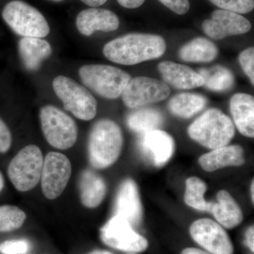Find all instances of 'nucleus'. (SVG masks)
<instances>
[{
	"label": "nucleus",
	"instance_id": "nucleus-1",
	"mask_svg": "<svg viewBox=\"0 0 254 254\" xmlns=\"http://www.w3.org/2000/svg\"><path fill=\"white\" fill-rule=\"evenodd\" d=\"M166 48L163 37L131 33L109 42L103 48V53L113 63L135 65L160 58L165 53Z\"/></svg>",
	"mask_w": 254,
	"mask_h": 254
},
{
	"label": "nucleus",
	"instance_id": "nucleus-2",
	"mask_svg": "<svg viewBox=\"0 0 254 254\" xmlns=\"http://www.w3.org/2000/svg\"><path fill=\"white\" fill-rule=\"evenodd\" d=\"M123 134L120 126L110 120H101L92 127L88 155L92 166L105 169L113 165L121 154Z\"/></svg>",
	"mask_w": 254,
	"mask_h": 254
},
{
	"label": "nucleus",
	"instance_id": "nucleus-3",
	"mask_svg": "<svg viewBox=\"0 0 254 254\" xmlns=\"http://www.w3.org/2000/svg\"><path fill=\"white\" fill-rule=\"evenodd\" d=\"M188 133L193 141L213 150L228 145L235 130L231 119L220 110L212 108L190 125Z\"/></svg>",
	"mask_w": 254,
	"mask_h": 254
},
{
	"label": "nucleus",
	"instance_id": "nucleus-4",
	"mask_svg": "<svg viewBox=\"0 0 254 254\" xmlns=\"http://www.w3.org/2000/svg\"><path fill=\"white\" fill-rule=\"evenodd\" d=\"M1 16L15 33L28 38H45L50 28L45 16L31 5L13 0L5 5Z\"/></svg>",
	"mask_w": 254,
	"mask_h": 254
},
{
	"label": "nucleus",
	"instance_id": "nucleus-5",
	"mask_svg": "<svg viewBox=\"0 0 254 254\" xmlns=\"http://www.w3.org/2000/svg\"><path fill=\"white\" fill-rule=\"evenodd\" d=\"M78 72L85 86L108 99L119 98L131 78L126 71L110 65H84Z\"/></svg>",
	"mask_w": 254,
	"mask_h": 254
},
{
	"label": "nucleus",
	"instance_id": "nucleus-6",
	"mask_svg": "<svg viewBox=\"0 0 254 254\" xmlns=\"http://www.w3.org/2000/svg\"><path fill=\"white\" fill-rule=\"evenodd\" d=\"M43 153L37 145L24 147L11 160L8 177L15 188L21 192L33 190L41 181L43 166Z\"/></svg>",
	"mask_w": 254,
	"mask_h": 254
},
{
	"label": "nucleus",
	"instance_id": "nucleus-7",
	"mask_svg": "<svg viewBox=\"0 0 254 254\" xmlns=\"http://www.w3.org/2000/svg\"><path fill=\"white\" fill-rule=\"evenodd\" d=\"M53 86L66 111L84 121H89L95 118L97 101L85 87L72 78L64 76H57L53 82Z\"/></svg>",
	"mask_w": 254,
	"mask_h": 254
},
{
	"label": "nucleus",
	"instance_id": "nucleus-8",
	"mask_svg": "<svg viewBox=\"0 0 254 254\" xmlns=\"http://www.w3.org/2000/svg\"><path fill=\"white\" fill-rule=\"evenodd\" d=\"M40 120L45 138L52 146L66 150L76 143L77 127L67 114L53 105H46L41 108Z\"/></svg>",
	"mask_w": 254,
	"mask_h": 254
},
{
	"label": "nucleus",
	"instance_id": "nucleus-9",
	"mask_svg": "<svg viewBox=\"0 0 254 254\" xmlns=\"http://www.w3.org/2000/svg\"><path fill=\"white\" fill-rule=\"evenodd\" d=\"M100 237L108 247L128 253H140L148 247L146 239L137 233L126 219L118 215L100 229Z\"/></svg>",
	"mask_w": 254,
	"mask_h": 254
},
{
	"label": "nucleus",
	"instance_id": "nucleus-10",
	"mask_svg": "<svg viewBox=\"0 0 254 254\" xmlns=\"http://www.w3.org/2000/svg\"><path fill=\"white\" fill-rule=\"evenodd\" d=\"M170 92V87L164 81L138 76L131 78L121 95L125 105L135 109L165 100Z\"/></svg>",
	"mask_w": 254,
	"mask_h": 254
},
{
	"label": "nucleus",
	"instance_id": "nucleus-11",
	"mask_svg": "<svg viewBox=\"0 0 254 254\" xmlns=\"http://www.w3.org/2000/svg\"><path fill=\"white\" fill-rule=\"evenodd\" d=\"M71 175V165L66 155L50 152L43 161L41 187L43 194L50 200L56 199L63 193Z\"/></svg>",
	"mask_w": 254,
	"mask_h": 254
},
{
	"label": "nucleus",
	"instance_id": "nucleus-12",
	"mask_svg": "<svg viewBox=\"0 0 254 254\" xmlns=\"http://www.w3.org/2000/svg\"><path fill=\"white\" fill-rule=\"evenodd\" d=\"M190 236L212 254H233L230 237L220 224L208 218L195 220L190 227Z\"/></svg>",
	"mask_w": 254,
	"mask_h": 254
},
{
	"label": "nucleus",
	"instance_id": "nucleus-13",
	"mask_svg": "<svg viewBox=\"0 0 254 254\" xmlns=\"http://www.w3.org/2000/svg\"><path fill=\"white\" fill-rule=\"evenodd\" d=\"M205 34L214 40L245 34L250 31L252 25L248 19L240 14L224 9L215 10L210 19L202 24Z\"/></svg>",
	"mask_w": 254,
	"mask_h": 254
},
{
	"label": "nucleus",
	"instance_id": "nucleus-14",
	"mask_svg": "<svg viewBox=\"0 0 254 254\" xmlns=\"http://www.w3.org/2000/svg\"><path fill=\"white\" fill-rule=\"evenodd\" d=\"M141 136L140 148L154 166H163L173 157L175 141L168 133L156 129L143 133Z\"/></svg>",
	"mask_w": 254,
	"mask_h": 254
},
{
	"label": "nucleus",
	"instance_id": "nucleus-15",
	"mask_svg": "<svg viewBox=\"0 0 254 254\" xmlns=\"http://www.w3.org/2000/svg\"><path fill=\"white\" fill-rule=\"evenodd\" d=\"M115 215L126 219L132 227L141 223L143 207L138 187L131 179L125 180L119 188L115 200Z\"/></svg>",
	"mask_w": 254,
	"mask_h": 254
},
{
	"label": "nucleus",
	"instance_id": "nucleus-16",
	"mask_svg": "<svg viewBox=\"0 0 254 254\" xmlns=\"http://www.w3.org/2000/svg\"><path fill=\"white\" fill-rule=\"evenodd\" d=\"M76 24L80 33L90 36L95 31H116L120 26V19L110 10L92 7L78 14Z\"/></svg>",
	"mask_w": 254,
	"mask_h": 254
},
{
	"label": "nucleus",
	"instance_id": "nucleus-17",
	"mask_svg": "<svg viewBox=\"0 0 254 254\" xmlns=\"http://www.w3.org/2000/svg\"><path fill=\"white\" fill-rule=\"evenodd\" d=\"M158 69L164 82L177 89H193L204 84L199 73L186 65L164 61L159 64Z\"/></svg>",
	"mask_w": 254,
	"mask_h": 254
},
{
	"label": "nucleus",
	"instance_id": "nucleus-18",
	"mask_svg": "<svg viewBox=\"0 0 254 254\" xmlns=\"http://www.w3.org/2000/svg\"><path fill=\"white\" fill-rule=\"evenodd\" d=\"M200 166L206 172H214L226 167H238L245 163V151L238 145H225L202 155Z\"/></svg>",
	"mask_w": 254,
	"mask_h": 254
},
{
	"label": "nucleus",
	"instance_id": "nucleus-19",
	"mask_svg": "<svg viewBox=\"0 0 254 254\" xmlns=\"http://www.w3.org/2000/svg\"><path fill=\"white\" fill-rule=\"evenodd\" d=\"M230 111L235 125L242 135L254 136V98L246 93H237L230 100Z\"/></svg>",
	"mask_w": 254,
	"mask_h": 254
},
{
	"label": "nucleus",
	"instance_id": "nucleus-20",
	"mask_svg": "<svg viewBox=\"0 0 254 254\" xmlns=\"http://www.w3.org/2000/svg\"><path fill=\"white\" fill-rule=\"evenodd\" d=\"M18 53L25 68L35 71L52 54L50 43L39 38L24 37L18 43Z\"/></svg>",
	"mask_w": 254,
	"mask_h": 254
},
{
	"label": "nucleus",
	"instance_id": "nucleus-21",
	"mask_svg": "<svg viewBox=\"0 0 254 254\" xmlns=\"http://www.w3.org/2000/svg\"><path fill=\"white\" fill-rule=\"evenodd\" d=\"M210 213L214 218L227 229H233L243 220V213L240 205L228 191L221 190L217 194V202L212 203Z\"/></svg>",
	"mask_w": 254,
	"mask_h": 254
},
{
	"label": "nucleus",
	"instance_id": "nucleus-22",
	"mask_svg": "<svg viewBox=\"0 0 254 254\" xmlns=\"http://www.w3.org/2000/svg\"><path fill=\"white\" fill-rule=\"evenodd\" d=\"M81 203L88 208H94L101 204L106 194V185L103 177L91 171L82 173L79 181Z\"/></svg>",
	"mask_w": 254,
	"mask_h": 254
},
{
	"label": "nucleus",
	"instance_id": "nucleus-23",
	"mask_svg": "<svg viewBox=\"0 0 254 254\" xmlns=\"http://www.w3.org/2000/svg\"><path fill=\"white\" fill-rule=\"evenodd\" d=\"M218 49L213 42L204 38H196L182 47L180 59L187 63H210L217 58Z\"/></svg>",
	"mask_w": 254,
	"mask_h": 254
},
{
	"label": "nucleus",
	"instance_id": "nucleus-24",
	"mask_svg": "<svg viewBox=\"0 0 254 254\" xmlns=\"http://www.w3.org/2000/svg\"><path fill=\"white\" fill-rule=\"evenodd\" d=\"M206 104L203 95L184 93L174 96L169 102L168 108L175 116L189 119L201 111Z\"/></svg>",
	"mask_w": 254,
	"mask_h": 254
},
{
	"label": "nucleus",
	"instance_id": "nucleus-25",
	"mask_svg": "<svg viewBox=\"0 0 254 254\" xmlns=\"http://www.w3.org/2000/svg\"><path fill=\"white\" fill-rule=\"evenodd\" d=\"M163 115L153 108H143L132 112L127 116V124L131 131L136 133H147L159 129L163 124Z\"/></svg>",
	"mask_w": 254,
	"mask_h": 254
},
{
	"label": "nucleus",
	"instance_id": "nucleus-26",
	"mask_svg": "<svg viewBox=\"0 0 254 254\" xmlns=\"http://www.w3.org/2000/svg\"><path fill=\"white\" fill-rule=\"evenodd\" d=\"M198 73L204 80L203 86L210 91H228L235 83L233 73L225 66L218 65L208 69L201 68Z\"/></svg>",
	"mask_w": 254,
	"mask_h": 254
},
{
	"label": "nucleus",
	"instance_id": "nucleus-27",
	"mask_svg": "<svg viewBox=\"0 0 254 254\" xmlns=\"http://www.w3.org/2000/svg\"><path fill=\"white\" fill-rule=\"evenodd\" d=\"M207 185L203 180L191 177L186 180L185 201L187 205L200 211L210 212L213 202L205 200L204 194Z\"/></svg>",
	"mask_w": 254,
	"mask_h": 254
},
{
	"label": "nucleus",
	"instance_id": "nucleus-28",
	"mask_svg": "<svg viewBox=\"0 0 254 254\" xmlns=\"http://www.w3.org/2000/svg\"><path fill=\"white\" fill-rule=\"evenodd\" d=\"M26 215L22 210L14 205L0 206V232L17 230L22 226Z\"/></svg>",
	"mask_w": 254,
	"mask_h": 254
},
{
	"label": "nucleus",
	"instance_id": "nucleus-29",
	"mask_svg": "<svg viewBox=\"0 0 254 254\" xmlns=\"http://www.w3.org/2000/svg\"><path fill=\"white\" fill-rule=\"evenodd\" d=\"M221 9L237 14H248L254 8V0H209Z\"/></svg>",
	"mask_w": 254,
	"mask_h": 254
},
{
	"label": "nucleus",
	"instance_id": "nucleus-30",
	"mask_svg": "<svg viewBox=\"0 0 254 254\" xmlns=\"http://www.w3.org/2000/svg\"><path fill=\"white\" fill-rule=\"evenodd\" d=\"M31 248L29 242L26 240H7L0 244L1 254H25Z\"/></svg>",
	"mask_w": 254,
	"mask_h": 254
},
{
	"label": "nucleus",
	"instance_id": "nucleus-31",
	"mask_svg": "<svg viewBox=\"0 0 254 254\" xmlns=\"http://www.w3.org/2000/svg\"><path fill=\"white\" fill-rule=\"evenodd\" d=\"M240 63L246 74L250 78L252 85L254 83V49L253 47L247 48L240 55Z\"/></svg>",
	"mask_w": 254,
	"mask_h": 254
},
{
	"label": "nucleus",
	"instance_id": "nucleus-32",
	"mask_svg": "<svg viewBox=\"0 0 254 254\" xmlns=\"http://www.w3.org/2000/svg\"><path fill=\"white\" fill-rule=\"evenodd\" d=\"M12 136L4 120L0 118V153H5L11 148Z\"/></svg>",
	"mask_w": 254,
	"mask_h": 254
},
{
	"label": "nucleus",
	"instance_id": "nucleus-33",
	"mask_svg": "<svg viewBox=\"0 0 254 254\" xmlns=\"http://www.w3.org/2000/svg\"><path fill=\"white\" fill-rule=\"evenodd\" d=\"M162 4L179 15H184L190 9L189 0H159Z\"/></svg>",
	"mask_w": 254,
	"mask_h": 254
},
{
	"label": "nucleus",
	"instance_id": "nucleus-34",
	"mask_svg": "<svg viewBox=\"0 0 254 254\" xmlns=\"http://www.w3.org/2000/svg\"><path fill=\"white\" fill-rule=\"evenodd\" d=\"M145 0H118L119 4L127 9H136L140 7Z\"/></svg>",
	"mask_w": 254,
	"mask_h": 254
},
{
	"label": "nucleus",
	"instance_id": "nucleus-35",
	"mask_svg": "<svg viewBox=\"0 0 254 254\" xmlns=\"http://www.w3.org/2000/svg\"><path fill=\"white\" fill-rule=\"evenodd\" d=\"M254 227L252 225L247 230V233H246V244L253 253L254 252Z\"/></svg>",
	"mask_w": 254,
	"mask_h": 254
},
{
	"label": "nucleus",
	"instance_id": "nucleus-36",
	"mask_svg": "<svg viewBox=\"0 0 254 254\" xmlns=\"http://www.w3.org/2000/svg\"><path fill=\"white\" fill-rule=\"evenodd\" d=\"M81 1L92 7H98V6L104 4L108 0H81Z\"/></svg>",
	"mask_w": 254,
	"mask_h": 254
},
{
	"label": "nucleus",
	"instance_id": "nucleus-37",
	"mask_svg": "<svg viewBox=\"0 0 254 254\" xmlns=\"http://www.w3.org/2000/svg\"><path fill=\"white\" fill-rule=\"evenodd\" d=\"M182 254H210L196 248H187L183 250Z\"/></svg>",
	"mask_w": 254,
	"mask_h": 254
},
{
	"label": "nucleus",
	"instance_id": "nucleus-38",
	"mask_svg": "<svg viewBox=\"0 0 254 254\" xmlns=\"http://www.w3.org/2000/svg\"><path fill=\"white\" fill-rule=\"evenodd\" d=\"M88 254H113L111 252H108V251L104 250H95L93 252H91Z\"/></svg>",
	"mask_w": 254,
	"mask_h": 254
},
{
	"label": "nucleus",
	"instance_id": "nucleus-39",
	"mask_svg": "<svg viewBox=\"0 0 254 254\" xmlns=\"http://www.w3.org/2000/svg\"><path fill=\"white\" fill-rule=\"evenodd\" d=\"M4 186V177H3L2 174L0 173V192L1 191V190H3Z\"/></svg>",
	"mask_w": 254,
	"mask_h": 254
},
{
	"label": "nucleus",
	"instance_id": "nucleus-40",
	"mask_svg": "<svg viewBox=\"0 0 254 254\" xmlns=\"http://www.w3.org/2000/svg\"><path fill=\"white\" fill-rule=\"evenodd\" d=\"M254 180L252 182V185H251V195H252V201H254Z\"/></svg>",
	"mask_w": 254,
	"mask_h": 254
},
{
	"label": "nucleus",
	"instance_id": "nucleus-41",
	"mask_svg": "<svg viewBox=\"0 0 254 254\" xmlns=\"http://www.w3.org/2000/svg\"><path fill=\"white\" fill-rule=\"evenodd\" d=\"M51 1H56V2H60V1H64V0H51Z\"/></svg>",
	"mask_w": 254,
	"mask_h": 254
},
{
	"label": "nucleus",
	"instance_id": "nucleus-42",
	"mask_svg": "<svg viewBox=\"0 0 254 254\" xmlns=\"http://www.w3.org/2000/svg\"><path fill=\"white\" fill-rule=\"evenodd\" d=\"M127 254H138L137 253H128Z\"/></svg>",
	"mask_w": 254,
	"mask_h": 254
}]
</instances>
